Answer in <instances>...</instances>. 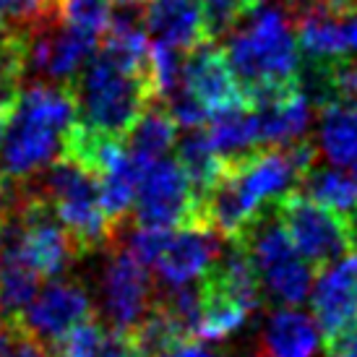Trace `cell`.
<instances>
[{"instance_id": "29", "label": "cell", "mask_w": 357, "mask_h": 357, "mask_svg": "<svg viewBox=\"0 0 357 357\" xmlns=\"http://www.w3.org/2000/svg\"><path fill=\"white\" fill-rule=\"evenodd\" d=\"M344 34H347V47L349 52H357V13L344 19Z\"/></svg>"}, {"instance_id": "8", "label": "cell", "mask_w": 357, "mask_h": 357, "mask_svg": "<svg viewBox=\"0 0 357 357\" xmlns=\"http://www.w3.org/2000/svg\"><path fill=\"white\" fill-rule=\"evenodd\" d=\"M310 307L324 349L334 357L357 326V248L318 271Z\"/></svg>"}, {"instance_id": "7", "label": "cell", "mask_w": 357, "mask_h": 357, "mask_svg": "<svg viewBox=\"0 0 357 357\" xmlns=\"http://www.w3.org/2000/svg\"><path fill=\"white\" fill-rule=\"evenodd\" d=\"M133 211L141 229H208L201 204L175 159L159 157L144 167Z\"/></svg>"}, {"instance_id": "15", "label": "cell", "mask_w": 357, "mask_h": 357, "mask_svg": "<svg viewBox=\"0 0 357 357\" xmlns=\"http://www.w3.org/2000/svg\"><path fill=\"white\" fill-rule=\"evenodd\" d=\"M175 162L185 172L190 190H193V196H196V201L201 204V211H204V201H206V196L217 185L222 172H225V159L219 157V151L214 149L206 130L190 128L178 141V159Z\"/></svg>"}, {"instance_id": "13", "label": "cell", "mask_w": 357, "mask_h": 357, "mask_svg": "<svg viewBox=\"0 0 357 357\" xmlns=\"http://www.w3.org/2000/svg\"><path fill=\"white\" fill-rule=\"evenodd\" d=\"M141 24L154 40L180 52L206 42L201 0H144L139 8Z\"/></svg>"}, {"instance_id": "21", "label": "cell", "mask_w": 357, "mask_h": 357, "mask_svg": "<svg viewBox=\"0 0 357 357\" xmlns=\"http://www.w3.org/2000/svg\"><path fill=\"white\" fill-rule=\"evenodd\" d=\"M47 21H58L52 0H0V40L29 37Z\"/></svg>"}, {"instance_id": "27", "label": "cell", "mask_w": 357, "mask_h": 357, "mask_svg": "<svg viewBox=\"0 0 357 357\" xmlns=\"http://www.w3.org/2000/svg\"><path fill=\"white\" fill-rule=\"evenodd\" d=\"M157 357H214L208 349H204L199 344V339H188V342H180L175 347L159 352Z\"/></svg>"}, {"instance_id": "32", "label": "cell", "mask_w": 357, "mask_h": 357, "mask_svg": "<svg viewBox=\"0 0 357 357\" xmlns=\"http://www.w3.org/2000/svg\"><path fill=\"white\" fill-rule=\"evenodd\" d=\"M8 118H10V112H8V109H3V107H0V139H3V133H6V126H8Z\"/></svg>"}, {"instance_id": "1", "label": "cell", "mask_w": 357, "mask_h": 357, "mask_svg": "<svg viewBox=\"0 0 357 357\" xmlns=\"http://www.w3.org/2000/svg\"><path fill=\"white\" fill-rule=\"evenodd\" d=\"M76 123L70 84L34 81L21 86L0 139V172L8 183H24L63 154V141Z\"/></svg>"}, {"instance_id": "20", "label": "cell", "mask_w": 357, "mask_h": 357, "mask_svg": "<svg viewBox=\"0 0 357 357\" xmlns=\"http://www.w3.org/2000/svg\"><path fill=\"white\" fill-rule=\"evenodd\" d=\"M307 199H313L321 206L331 208L337 214L352 217L357 206V183L349 175L339 172L337 167H313L305 178L298 183Z\"/></svg>"}, {"instance_id": "25", "label": "cell", "mask_w": 357, "mask_h": 357, "mask_svg": "<svg viewBox=\"0 0 357 357\" xmlns=\"http://www.w3.org/2000/svg\"><path fill=\"white\" fill-rule=\"evenodd\" d=\"M165 102H167L165 109L169 112V118L175 120L178 128H201L208 120V112L204 109V105L190 91L183 89V86H178Z\"/></svg>"}, {"instance_id": "9", "label": "cell", "mask_w": 357, "mask_h": 357, "mask_svg": "<svg viewBox=\"0 0 357 357\" xmlns=\"http://www.w3.org/2000/svg\"><path fill=\"white\" fill-rule=\"evenodd\" d=\"M91 316L97 313L86 287L73 279H55L37 289V295L19 316V328L45 347Z\"/></svg>"}, {"instance_id": "6", "label": "cell", "mask_w": 357, "mask_h": 357, "mask_svg": "<svg viewBox=\"0 0 357 357\" xmlns=\"http://www.w3.org/2000/svg\"><path fill=\"white\" fill-rule=\"evenodd\" d=\"M274 211L289 243L316 274L357 248L355 219L321 206L313 199H307L303 190L292 188L284 196H279L274 201Z\"/></svg>"}, {"instance_id": "18", "label": "cell", "mask_w": 357, "mask_h": 357, "mask_svg": "<svg viewBox=\"0 0 357 357\" xmlns=\"http://www.w3.org/2000/svg\"><path fill=\"white\" fill-rule=\"evenodd\" d=\"M211 128L206 130L214 149L225 162L245 157L250 151L261 149V130H258V118L250 107H235L211 115Z\"/></svg>"}, {"instance_id": "11", "label": "cell", "mask_w": 357, "mask_h": 357, "mask_svg": "<svg viewBox=\"0 0 357 357\" xmlns=\"http://www.w3.org/2000/svg\"><path fill=\"white\" fill-rule=\"evenodd\" d=\"M105 307L115 328H130L146 316L154 300V279L128 248L109 253V264L102 277Z\"/></svg>"}, {"instance_id": "19", "label": "cell", "mask_w": 357, "mask_h": 357, "mask_svg": "<svg viewBox=\"0 0 357 357\" xmlns=\"http://www.w3.org/2000/svg\"><path fill=\"white\" fill-rule=\"evenodd\" d=\"M126 149L130 157H136L141 165H149L154 159L165 157V151L175 146L178 141V126L169 118L165 105L151 102L149 107L141 112V118L133 123V128L126 133Z\"/></svg>"}, {"instance_id": "28", "label": "cell", "mask_w": 357, "mask_h": 357, "mask_svg": "<svg viewBox=\"0 0 357 357\" xmlns=\"http://www.w3.org/2000/svg\"><path fill=\"white\" fill-rule=\"evenodd\" d=\"M8 357H50L47 352H45V347H42L40 342H34L31 337H24L16 342V347L10 349V355Z\"/></svg>"}, {"instance_id": "26", "label": "cell", "mask_w": 357, "mask_h": 357, "mask_svg": "<svg viewBox=\"0 0 357 357\" xmlns=\"http://www.w3.org/2000/svg\"><path fill=\"white\" fill-rule=\"evenodd\" d=\"M100 357H136V349H133V342H130V334L126 328H105L102 334V344H100Z\"/></svg>"}, {"instance_id": "10", "label": "cell", "mask_w": 357, "mask_h": 357, "mask_svg": "<svg viewBox=\"0 0 357 357\" xmlns=\"http://www.w3.org/2000/svg\"><path fill=\"white\" fill-rule=\"evenodd\" d=\"M180 86L204 105L208 118L225 109L248 107L245 91L238 84L235 73L229 70L225 50L219 47L217 40H206L199 47L183 52Z\"/></svg>"}, {"instance_id": "17", "label": "cell", "mask_w": 357, "mask_h": 357, "mask_svg": "<svg viewBox=\"0 0 357 357\" xmlns=\"http://www.w3.org/2000/svg\"><path fill=\"white\" fill-rule=\"evenodd\" d=\"M196 292H199V318H196L193 339H201V342L225 339L248 321V307L240 305L238 300H232L225 292H219L217 287L206 284L204 279H199Z\"/></svg>"}, {"instance_id": "23", "label": "cell", "mask_w": 357, "mask_h": 357, "mask_svg": "<svg viewBox=\"0 0 357 357\" xmlns=\"http://www.w3.org/2000/svg\"><path fill=\"white\" fill-rule=\"evenodd\" d=\"M105 326L100 318L91 316L86 321L76 324L68 328L63 337H58L52 344H47V355L50 357H100V344Z\"/></svg>"}, {"instance_id": "22", "label": "cell", "mask_w": 357, "mask_h": 357, "mask_svg": "<svg viewBox=\"0 0 357 357\" xmlns=\"http://www.w3.org/2000/svg\"><path fill=\"white\" fill-rule=\"evenodd\" d=\"M52 3L60 24L86 31L97 40H102V34L109 29L115 16L109 0H52Z\"/></svg>"}, {"instance_id": "3", "label": "cell", "mask_w": 357, "mask_h": 357, "mask_svg": "<svg viewBox=\"0 0 357 357\" xmlns=\"http://www.w3.org/2000/svg\"><path fill=\"white\" fill-rule=\"evenodd\" d=\"M24 183L50 206L60 227L66 229L76 258L115 245L118 232L102 211L100 180L91 169L70 157H58L42 178H29Z\"/></svg>"}, {"instance_id": "12", "label": "cell", "mask_w": 357, "mask_h": 357, "mask_svg": "<svg viewBox=\"0 0 357 357\" xmlns=\"http://www.w3.org/2000/svg\"><path fill=\"white\" fill-rule=\"evenodd\" d=\"M217 256V235L211 229L180 227L175 232L167 229L159 243L157 256L151 261V268L162 279V287H183L199 279Z\"/></svg>"}, {"instance_id": "24", "label": "cell", "mask_w": 357, "mask_h": 357, "mask_svg": "<svg viewBox=\"0 0 357 357\" xmlns=\"http://www.w3.org/2000/svg\"><path fill=\"white\" fill-rule=\"evenodd\" d=\"M201 16H204V29L208 40H219L240 24L248 10L243 0H201Z\"/></svg>"}, {"instance_id": "5", "label": "cell", "mask_w": 357, "mask_h": 357, "mask_svg": "<svg viewBox=\"0 0 357 357\" xmlns=\"http://www.w3.org/2000/svg\"><path fill=\"white\" fill-rule=\"evenodd\" d=\"M232 243L248 253L264 295L289 307L300 305L307 298L316 271L289 243L274 204L258 211Z\"/></svg>"}, {"instance_id": "33", "label": "cell", "mask_w": 357, "mask_h": 357, "mask_svg": "<svg viewBox=\"0 0 357 357\" xmlns=\"http://www.w3.org/2000/svg\"><path fill=\"white\" fill-rule=\"evenodd\" d=\"M349 167H352V180H355V183H357V159H355V162H352V165H349Z\"/></svg>"}, {"instance_id": "30", "label": "cell", "mask_w": 357, "mask_h": 357, "mask_svg": "<svg viewBox=\"0 0 357 357\" xmlns=\"http://www.w3.org/2000/svg\"><path fill=\"white\" fill-rule=\"evenodd\" d=\"M8 199H10V193H8V180L3 178V172H0V222L6 219V214H8Z\"/></svg>"}, {"instance_id": "16", "label": "cell", "mask_w": 357, "mask_h": 357, "mask_svg": "<svg viewBox=\"0 0 357 357\" xmlns=\"http://www.w3.org/2000/svg\"><path fill=\"white\" fill-rule=\"evenodd\" d=\"M318 109H321L318 151L334 167H349L357 159V107L344 102H326Z\"/></svg>"}, {"instance_id": "31", "label": "cell", "mask_w": 357, "mask_h": 357, "mask_svg": "<svg viewBox=\"0 0 357 357\" xmlns=\"http://www.w3.org/2000/svg\"><path fill=\"white\" fill-rule=\"evenodd\" d=\"M264 3H266V0H243V6H245V10H248V16L253 13V10L264 8Z\"/></svg>"}, {"instance_id": "4", "label": "cell", "mask_w": 357, "mask_h": 357, "mask_svg": "<svg viewBox=\"0 0 357 357\" xmlns=\"http://www.w3.org/2000/svg\"><path fill=\"white\" fill-rule=\"evenodd\" d=\"M70 89L76 97V120L81 126L120 141L154 102L146 79L120 68L105 52L91 55L89 63L70 81Z\"/></svg>"}, {"instance_id": "35", "label": "cell", "mask_w": 357, "mask_h": 357, "mask_svg": "<svg viewBox=\"0 0 357 357\" xmlns=\"http://www.w3.org/2000/svg\"><path fill=\"white\" fill-rule=\"evenodd\" d=\"M352 334H357V326H355V331H352Z\"/></svg>"}, {"instance_id": "14", "label": "cell", "mask_w": 357, "mask_h": 357, "mask_svg": "<svg viewBox=\"0 0 357 357\" xmlns=\"http://www.w3.org/2000/svg\"><path fill=\"white\" fill-rule=\"evenodd\" d=\"M316 347L318 328L313 318L287 305L268 318L261 334L258 357H313Z\"/></svg>"}, {"instance_id": "34", "label": "cell", "mask_w": 357, "mask_h": 357, "mask_svg": "<svg viewBox=\"0 0 357 357\" xmlns=\"http://www.w3.org/2000/svg\"><path fill=\"white\" fill-rule=\"evenodd\" d=\"M355 208H357V206H355ZM352 219H355V232H357V211L352 214Z\"/></svg>"}, {"instance_id": "2", "label": "cell", "mask_w": 357, "mask_h": 357, "mask_svg": "<svg viewBox=\"0 0 357 357\" xmlns=\"http://www.w3.org/2000/svg\"><path fill=\"white\" fill-rule=\"evenodd\" d=\"M225 50L229 70L243 91L292 84L300 76L303 52L284 8H258L243 29L229 31Z\"/></svg>"}]
</instances>
